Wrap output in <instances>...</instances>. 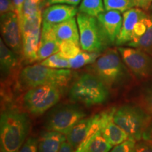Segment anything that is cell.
Here are the masks:
<instances>
[{
    "mask_svg": "<svg viewBox=\"0 0 152 152\" xmlns=\"http://www.w3.org/2000/svg\"><path fill=\"white\" fill-rule=\"evenodd\" d=\"M0 125L1 152H18L29 132L28 115L18 110H7L1 113Z\"/></svg>",
    "mask_w": 152,
    "mask_h": 152,
    "instance_id": "6da1fadb",
    "label": "cell"
},
{
    "mask_svg": "<svg viewBox=\"0 0 152 152\" xmlns=\"http://www.w3.org/2000/svg\"><path fill=\"white\" fill-rule=\"evenodd\" d=\"M109 97V88L94 74L85 73L72 84L69 98L87 106L104 104Z\"/></svg>",
    "mask_w": 152,
    "mask_h": 152,
    "instance_id": "7a4b0ae2",
    "label": "cell"
},
{
    "mask_svg": "<svg viewBox=\"0 0 152 152\" xmlns=\"http://www.w3.org/2000/svg\"><path fill=\"white\" fill-rule=\"evenodd\" d=\"M73 73L68 69H54L42 64L28 66L20 71L19 82L25 89L44 85H53L64 88L71 82Z\"/></svg>",
    "mask_w": 152,
    "mask_h": 152,
    "instance_id": "3957f363",
    "label": "cell"
},
{
    "mask_svg": "<svg viewBox=\"0 0 152 152\" xmlns=\"http://www.w3.org/2000/svg\"><path fill=\"white\" fill-rule=\"evenodd\" d=\"M118 49L109 47L90 66L92 73L97 76L108 88L117 86L126 75V68Z\"/></svg>",
    "mask_w": 152,
    "mask_h": 152,
    "instance_id": "277c9868",
    "label": "cell"
},
{
    "mask_svg": "<svg viewBox=\"0 0 152 152\" xmlns=\"http://www.w3.org/2000/svg\"><path fill=\"white\" fill-rule=\"evenodd\" d=\"M113 121L128 134L129 138L138 141L142 140L151 123V115L138 106L125 105L115 109Z\"/></svg>",
    "mask_w": 152,
    "mask_h": 152,
    "instance_id": "5b68a950",
    "label": "cell"
},
{
    "mask_svg": "<svg viewBox=\"0 0 152 152\" xmlns=\"http://www.w3.org/2000/svg\"><path fill=\"white\" fill-rule=\"evenodd\" d=\"M62 88L53 85H39L30 88L23 96L25 109L34 115H40L58 103Z\"/></svg>",
    "mask_w": 152,
    "mask_h": 152,
    "instance_id": "8992f818",
    "label": "cell"
},
{
    "mask_svg": "<svg viewBox=\"0 0 152 152\" xmlns=\"http://www.w3.org/2000/svg\"><path fill=\"white\" fill-rule=\"evenodd\" d=\"M76 19L79 30L80 44L83 51L102 54L109 48L96 17L78 12Z\"/></svg>",
    "mask_w": 152,
    "mask_h": 152,
    "instance_id": "52a82bcc",
    "label": "cell"
},
{
    "mask_svg": "<svg viewBox=\"0 0 152 152\" xmlns=\"http://www.w3.org/2000/svg\"><path fill=\"white\" fill-rule=\"evenodd\" d=\"M86 116L87 113L77 106L68 104L58 106L47 116L45 128L49 131L66 135L76 123Z\"/></svg>",
    "mask_w": 152,
    "mask_h": 152,
    "instance_id": "ba28073f",
    "label": "cell"
},
{
    "mask_svg": "<svg viewBox=\"0 0 152 152\" xmlns=\"http://www.w3.org/2000/svg\"><path fill=\"white\" fill-rule=\"evenodd\" d=\"M123 61L137 77L145 78L152 73V58L148 53L132 47H118Z\"/></svg>",
    "mask_w": 152,
    "mask_h": 152,
    "instance_id": "9c48e42d",
    "label": "cell"
},
{
    "mask_svg": "<svg viewBox=\"0 0 152 152\" xmlns=\"http://www.w3.org/2000/svg\"><path fill=\"white\" fill-rule=\"evenodd\" d=\"M1 33L5 45L18 56H22V34L16 13L1 16Z\"/></svg>",
    "mask_w": 152,
    "mask_h": 152,
    "instance_id": "30bf717a",
    "label": "cell"
},
{
    "mask_svg": "<svg viewBox=\"0 0 152 152\" xmlns=\"http://www.w3.org/2000/svg\"><path fill=\"white\" fill-rule=\"evenodd\" d=\"M97 18L102 35L108 47L115 45L123 24V16L118 11H105Z\"/></svg>",
    "mask_w": 152,
    "mask_h": 152,
    "instance_id": "8fae6325",
    "label": "cell"
},
{
    "mask_svg": "<svg viewBox=\"0 0 152 152\" xmlns=\"http://www.w3.org/2000/svg\"><path fill=\"white\" fill-rule=\"evenodd\" d=\"M99 117L98 113L88 118L80 120L66 134L67 141L75 149L78 147L83 142L100 130Z\"/></svg>",
    "mask_w": 152,
    "mask_h": 152,
    "instance_id": "7c38bea8",
    "label": "cell"
},
{
    "mask_svg": "<svg viewBox=\"0 0 152 152\" xmlns=\"http://www.w3.org/2000/svg\"><path fill=\"white\" fill-rule=\"evenodd\" d=\"M115 110L111 109L99 113V130L112 146H116L129 139L128 134L114 122Z\"/></svg>",
    "mask_w": 152,
    "mask_h": 152,
    "instance_id": "4fadbf2b",
    "label": "cell"
},
{
    "mask_svg": "<svg viewBox=\"0 0 152 152\" xmlns=\"http://www.w3.org/2000/svg\"><path fill=\"white\" fill-rule=\"evenodd\" d=\"M147 15L146 11L139 7H134L123 13L122 27L117 38L115 46L121 47L128 45L132 39L133 31L137 23Z\"/></svg>",
    "mask_w": 152,
    "mask_h": 152,
    "instance_id": "5bb4252c",
    "label": "cell"
},
{
    "mask_svg": "<svg viewBox=\"0 0 152 152\" xmlns=\"http://www.w3.org/2000/svg\"><path fill=\"white\" fill-rule=\"evenodd\" d=\"M78 13L75 6L56 4L45 7L42 11V23L54 26L69 20Z\"/></svg>",
    "mask_w": 152,
    "mask_h": 152,
    "instance_id": "9a60e30c",
    "label": "cell"
},
{
    "mask_svg": "<svg viewBox=\"0 0 152 152\" xmlns=\"http://www.w3.org/2000/svg\"><path fill=\"white\" fill-rule=\"evenodd\" d=\"M60 43L55 37L50 25L42 23L40 41L37 53V61H42L59 52Z\"/></svg>",
    "mask_w": 152,
    "mask_h": 152,
    "instance_id": "2e32d148",
    "label": "cell"
},
{
    "mask_svg": "<svg viewBox=\"0 0 152 152\" xmlns=\"http://www.w3.org/2000/svg\"><path fill=\"white\" fill-rule=\"evenodd\" d=\"M52 27L55 37L59 43L64 41H72L80 44L78 26L75 17L59 24L52 26Z\"/></svg>",
    "mask_w": 152,
    "mask_h": 152,
    "instance_id": "e0dca14e",
    "label": "cell"
},
{
    "mask_svg": "<svg viewBox=\"0 0 152 152\" xmlns=\"http://www.w3.org/2000/svg\"><path fill=\"white\" fill-rule=\"evenodd\" d=\"M0 65L1 76L4 77H10L18 70V55L5 45L1 38L0 39Z\"/></svg>",
    "mask_w": 152,
    "mask_h": 152,
    "instance_id": "ac0fdd59",
    "label": "cell"
},
{
    "mask_svg": "<svg viewBox=\"0 0 152 152\" xmlns=\"http://www.w3.org/2000/svg\"><path fill=\"white\" fill-rule=\"evenodd\" d=\"M66 135L55 131L43 132L38 140V152H58Z\"/></svg>",
    "mask_w": 152,
    "mask_h": 152,
    "instance_id": "d6986e66",
    "label": "cell"
},
{
    "mask_svg": "<svg viewBox=\"0 0 152 152\" xmlns=\"http://www.w3.org/2000/svg\"><path fill=\"white\" fill-rule=\"evenodd\" d=\"M41 30L22 36V58L27 63L37 61V53L41 37Z\"/></svg>",
    "mask_w": 152,
    "mask_h": 152,
    "instance_id": "ffe728a7",
    "label": "cell"
},
{
    "mask_svg": "<svg viewBox=\"0 0 152 152\" xmlns=\"http://www.w3.org/2000/svg\"><path fill=\"white\" fill-rule=\"evenodd\" d=\"M19 23L22 36L41 30L42 26V12L38 13L33 16L21 18L19 20Z\"/></svg>",
    "mask_w": 152,
    "mask_h": 152,
    "instance_id": "44dd1931",
    "label": "cell"
},
{
    "mask_svg": "<svg viewBox=\"0 0 152 152\" xmlns=\"http://www.w3.org/2000/svg\"><path fill=\"white\" fill-rule=\"evenodd\" d=\"M113 146L99 130L89 140L86 152H109Z\"/></svg>",
    "mask_w": 152,
    "mask_h": 152,
    "instance_id": "7402d4cb",
    "label": "cell"
},
{
    "mask_svg": "<svg viewBox=\"0 0 152 152\" xmlns=\"http://www.w3.org/2000/svg\"><path fill=\"white\" fill-rule=\"evenodd\" d=\"M105 11L104 0H82L78 7V12L96 18Z\"/></svg>",
    "mask_w": 152,
    "mask_h": 152,
    "instance_id": "603a6c76",
    "label": "cell"
},
{
    "mask_svg": "<svg viewBox=\"0 0 152 152\" xmlns=\"http://www.w3.org/2000/svg\"><path fill=\"white\" fill-rule=\"evenodd\" d=\"M100 54V53L81 51L75 57L69 59L70 69H79L89 64H92Z\"/></svg>",
    "mask_w": 152,
    "mask_h": 152,
    "instance_id": "cb8c5ba5",
    "label": "cell"
},
{
    "mask_svg": "<svg viewBox=\"0 0 152 152\" xmlns=\"http://www.w3.org/2000/svg\"><path fill=\"white\" fill-rule=\"evenodd\" d=\"M127 45L128 47L140 49L152 55V14H151V22L145 33L137 41L128 43Z\"/></svg>",
    "mask_w": 152,
    "mask_h": 152,
    "instance_id": "d4e9b609",
    "label": "cell"
},
{
    "mask_svg": "<svg viewBox=\"0 0 152 152\" xmlns=\"http://www.w3.org/2000/svg\"><path fill=\"white\" fill-rule=\"evenodd\" d=\"M106 11H118L124 13L137 7V0H104Z\"/></svg>",
    "mask_w": 152,
    "mask_h": 152,
    "instance_id": "484cf974",
    "label": "cell"
},
{
    "mask_svg": "<svg viewBox=\"0 0 152 152\" xmlns=\"http://www.w3.org/2000/svg\"><path fill=\"white\" fill-rule=\"evenodd\" d=\"M40 64L54 69H70L69 60L63 56L59 52L42 61Z\"/></svg>",
    "mask_w": 152,
    "mask_h": 152,
    "instance_id": "4316f807",
    "label": "cell"
},
{
    "mask_svg": "<svg viewBox=\"0 0 152 152\" xmlns=\"http://www.w3.org/2000/svg\"><path fill=\"white\" fill-rule=\"evenodd\" d=\"M80 44L72 41H64L60 43L59 52L63 56L67 59H71L75 57L81 52Z\"/></svg>",
    "mask_w": 152,
    "mask_h": 152,
    "instance_id": "83f0119b",
    "label": "cell"
},
{
    "mask_svg": "<svg viewBox=\"0 0 152 152\" xmlns=\"http://www.w3.org/2000/svg\"><path fill=\"white\" fill-rule=\"evenodd\" d=\"M141 100L144 110L152 116V85L144 88L142 93Z\"/></svg>",
    "mask_w": 152,
    "mask_h": 152,
    "instance_id": "f1b7e54d",
    "label": "cell"
},
{
    "mask_svg": "<svg viewBox=\"0 0 152 152\" xmlns=\"http://www.w3.org/2000/svg\"><path fill=\"white\" fill-rule=\"evenodd\" d=\"M137 141L132 138H129L121 144L115 146L110 152H133Z\"/></svg>",
    "mask_w": 152,
    "mask_h": 152,
    "instance_id": "f546056e",
    "label": "cell"
},
{
    "mask_svg": "<svg viewBox=\"0 0 152 152\" xmlns=\"http://www.w3.org/2000/svg\"><path fill=\"white\" fill-rule=\"evenodd\" d=\"M18 152H38L37 139L34 137H28Z\"/></svg>",
    "mask_w": 152,
    "mask_h": 152,
    "instance_id": "4dcf8cb0",
    "label": "cell"
},
{
    "mask_svg": "<svg viewBox=\"0 0 152 152\" xmlns=\"http://www.w3.org/2000/svg\"><path fill=\"white\" fill-rule=\"evenodd\" d=\"M133 152H152V142L142 139L138 140Z\"/></svg>",
    "mask_w": 152,
    "mask_h": 152,
    "instance_id": "1f68e13d",
    "label": "cell"
},
{
    "mask_svg": "<svg viewBox=\"0 0 152 152\" xmlns=\"http://www.w3.org/2000/svg\"><path fill=\"white\" fill-rule=\"evenodd\" d=\"M11 12H15V7L12 0H0V14L1 16H4V15Z\"/></svg>",
    "mask_w": 152,
    "mask_h": 152,
    "instance_id": "d6a6232c",
    "label": "cell"
},
{
    "mask_svg": "<svg viewBox=\"0 0 152 152\" xmlns=\"http://www.w3.org/2000/svg\"><path fill=\"white\" fill-rule=\"evenodd\" d=\"M82 0H46V7L52 4H68L72 6H77L80 4Z\"/></svg>",
    "mask_w": 152,
    "mask_h": 152,
    "instance_id": "836d02e7",
    "label": "cell"
},
{
    "mask_svg": "<svg viewBox=\"0 0 152 152\" xmlns=\"http://www.w3.org/2000/svg\"><path fill=\"white\" fill-rule=\"evenodd\" d=\"M15 7V12L18 16V20H20L22 17L23 9V6L26 0H12Z\"/></svg>",
    "mask_w": 152,
    "mask_h": 152,
    "instance_id": "e575fe53",
    "label": "cell"
},
{
    "mask_svg": "<svg viewBox=\"0 0 152 152\" xmlns=\"http://www.w3.org/2000/svg\"><path fill=\"white\" fill-rule=\"evenodd\" d=\"M137 7L144 11L149 10L152 4V0H137Z\"/></svg>",
    "mask_w": 152,
    "mask_h": 152,
    "instance_id": "d590c367",
    "label": "cell"
},
{
    "mask_svg": "<svg viewBox=\"0 0 152 152\" xmlns=\"http://www.w3.org/2000/svg\"><path fill=\"white\" fill-rule=\"evenodd\" d=\"M75 149L71 144L68 141H65L63 142L58 152H74L75 151Z\"/></svg>",
    "mask_w": 152,
    "mask_h": 152,
    "instance_id": "8d00e7d4",
    "label": "cell"
},
{
    "mask_svg": "<svg viewBox=\"0 0 152 152\" xmlns=\"http://www.w3.org/2000/svg\"><path fill=\"white\" fill-rule=\"evenodd\" d=\"M142 140H145L152 142V121L144 132L143 136H142Z\"/></svg>",
    "mask_w": 152,
    "mask_h": 152,
    "instance_id": "74e56055",
    "label": "cell"
},
{
    "mask_svg": "<svg viewBox=\"0 0 152 152\" xmlns=\"http://www.w3.org/2000/svg\"><path fill=\"white\" fill-rule=\"evenodd\" d=\"M89 140H90V138L87 139V140L83 142L74 152H86L87 148V144H88Z\"/></svg>",
    "mask_w": 152,
    "mask_h": 152,
    "instance_id": "f35d334b",
    "label": "cell"
},
{
    "mask_svg": "<svg viewBox=\"0 0 152 152\" xmlns=\"http://www.w3.org/2000/svg\"><path fill=\"white\" fill-rule=\"evenodd\" d=\"M37 1H42V2H44L46 4V0H37Z\"/></svg>",
    "mask_w": 152,
    "mask_h": 152,
    "instance_id": "ab89813d",
    "label": "cell"
},
{
    "mask_svg": "<svg viewBox=\"0 0 152 152\" xmlns=\"http://www.w3.org/2000/svg\"><path fill=\"white\" fill-rule=\"evenodd\" d=\"M151 7H152V4H151Z\"/></svg>",
    "mask_w": 152,
    "mask_h": 152,
    "instance_id": "60d3db41",
    "label": "cell"
}]
</instances>
